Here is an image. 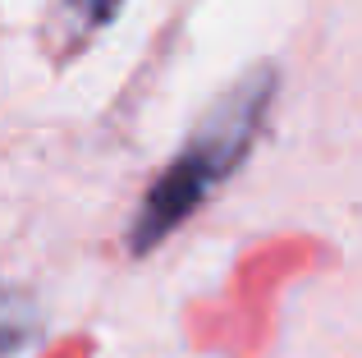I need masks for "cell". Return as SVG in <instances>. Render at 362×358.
<instances>
[{
  "mask_svg": "<svg viewBox=\"0 0 362 358\" xmlns=\"http://www.w3.org/2000/svg\"><path fill=\"white\" fill-rule=\"evenodd\" d=\"M271 97H275V69L271 64H257L247 69L211 110L206 120L193 129L179 156L160 171V179L147 188L138 216L129 225V248L133 253H147L175 230L179 221L197 212V207L211 197L216 184L234 175V166L247 156L252 138L262 134V120L271 110Z\"/></svg>",
  "mask_w": 362,
  "mask_h": 358,
  "instance_id": "1",
  "label": "cell"
},
{
  "mask_svg": "<svg viewBox=\"0 0 362 358\" xmlns=\"http://www.w3.org/2000/svg\"><path fill=\"white\" fill-rule=\"evenodd\" d=\"M69 5L78 9V14L88 18V23H106V18L119 9V0H69Z\"/></svg>",
  "mask_w": 362,
  "mask_h": 358,
  "instance_id": "2",
  "label": "cell"
}]
</instances>
